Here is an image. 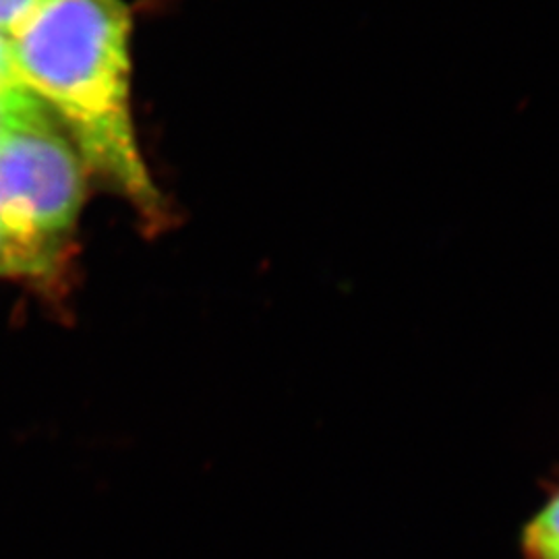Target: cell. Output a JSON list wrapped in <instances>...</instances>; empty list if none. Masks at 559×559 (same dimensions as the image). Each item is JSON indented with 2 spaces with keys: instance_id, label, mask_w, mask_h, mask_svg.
Masks as SVG:
<instances>
[{
  "instance_id": "obj_2",
  "label": "cell",
  "mask_w": 559,
  "mask_h": 559,
  "mask_svg": "<svg viewBox=\"0 0 559 559\" xmlns=\"http://www.w3.org/2000/svg\"><path fill=\"white\" fill-rule=\"evenodd\" d=\"M83 168L34 94L0 122V207L13 235L57 276L83 205Z\"/></svg>"
},
{
  "instance_id": "obj_7",
  "label": "cell",
  "mask_w": 559,
  "mask_h": 559,
  "mask_svg": "<svg viewBox=\"0 0 559 559\" xmlns=\"http://www.w3.org/2000/svg\"><path fill=\"white\" fill-rule=\"evenodd\" d=\"M547 559H559V551H556V554H554V556H549V558Z\"/></svg>"
},
{
  "instance_id": "obj_4",
  "label": "cell",
  "mask_w": 559,
  "mask_h": 559,
  "mask_svg": "<svg viewBox=\"0 0 559 559\" xmlns=\"http://www.w3.org/2000/svg\"><path fill=\"white\" fill-rule=\"evenodd\" d=\"M0 278L36 280V282L57 278V274L13 235V230L4 221L2 207H0Z\"/></svg>"
},
{
  "instance_id": "obj_5",
  "label": "cell",
  "mask_w": 559,
  "mask_h": 559,
  "mask_svg": "<svg viewBox=\"0 0 559 559\" xmlns=\"http://www.w3.org/2000/svg\"><path fill=\"white\" fill-rule=\"evenodd\" d=\"M50 0H0V32L11 34Z\"/></svg>"
},
{
  "instance_id": "obj_3",
  "label": "cell",
  "mask_w": 559,
  "mask_h": 559,
  "mask_svg": "<svg viewBox=\"0 0 559 559\" xmlns=\"http://www.w3.org/2000/svg\"><path fill=\"white\" fill-rule=\"evenodd\" d=\"M520 551L522 559H547L559 551V487L522 526Z\"/></svg>"
},
{
  "instance_id": "obj_1",
  "label": "cell",
  "mask_w": 559,
  "mask_h": 559,
  "mask_svg": "<svg viewBox=\"0 0 559 559\" xmlns=\"http://www.w3.org/2000/svg\"><path fill=\"white\" fill-rule=\"evenodd\" d=\"M129 34L120 0H50L9 38L21 83L57 112L81 160L158 221L164 203L131 117Z\"/></svg>"
},
{
  "instance_id": "obj_6",
  "label": "cell",
  "mask_w": 559,
  "mask_h": 559,
  "mask_svg": "<svg viewBox=\"0 0 559 559\" xmlns=\"http://www.w3.org/2000/svg\"><path fill=\"white\" fill-rule=\"evenodd\" d=\"M25 98H27V96H25ZM11 108H13V106H11ZM4 115H7V110H4V112H0V122H2V119H4Z\"/></svg>"
}]
</instances>
